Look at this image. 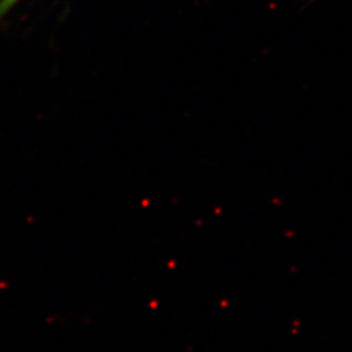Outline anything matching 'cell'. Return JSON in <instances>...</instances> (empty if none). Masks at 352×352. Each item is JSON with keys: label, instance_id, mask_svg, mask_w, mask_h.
Wrapping results in <instances>:
<instances>
[{"label": "cell", "instance_id": "6da1fadb", "mask_svg": "<svg viewBox=\"0 0 352 352\" xmlns=\"http://www.w3.org/2000/svg\"><path fill=\"white\" fill-rule=\"evenodd\" d=\"M23 0H0V24L4 21V19L12 12L14 7Z\"/></svg>", "mask_w": 352, "mask_h": 352}]
</instances>
